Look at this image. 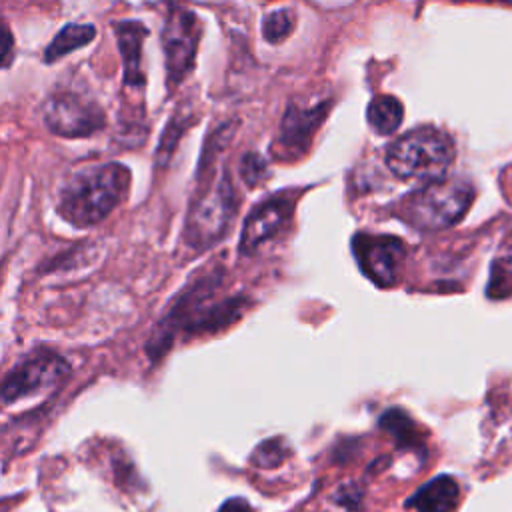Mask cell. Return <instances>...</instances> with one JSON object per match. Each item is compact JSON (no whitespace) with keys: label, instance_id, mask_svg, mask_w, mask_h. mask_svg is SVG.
I'll return each instance as SVG.
<instances>
[{"label":"cell","instance_id":"3","mask_svg":"<svg viewBox=\"0 0 512 512\" xmlns=\"http://www.w3.org/2000/svg\"><path fill=\"white\" fill-rule=\"evenodd\" d=\"M474 198V188L460 178L426 182L402 204V218L420 230H440L456 224Z\"/></svg>","mask_w":512,"mask_h":512},{"label":"cell","instance_id":"4","mask_svg":"<svg viewBox=\"0 0 512 512\" xmlns=\"http://www.w3.org/2000/svg\"><path fill=\"white\" fill-rule=\"evenodd\" d=\"M238 208V196L224 172L214 184L198 192L186 220V240L194 248L214 244L230 228Z\"/></svg>","mask_w":512,"mask_h":512},{"label":"cell","instance_id":"14","mask_svg":"<svg viewBox=\"0 0 512 512\" xmlns=\"http://www.w3.org/2000/svg\"><path fill=\"white\" fill-rule=\"evenodd\" d=\"M96 36L94 26L90 24H66L60 28V32L54 36V40L48 44L44 52L46 62H56L58 58L74 52L76 48L86 46Z\"/></svg>","mask_w":512,"mask_h":512},{"label":"cell","instance_id":"7","mask_svg":"<svg viewBox=\"0 0 512 512\" xmlns=\"http://www.w3.org/2000/svg\"><path fill=\"white\" fill-rule=\"evenodd\" d=\"M70 374L68 362L54 354L42 352L16 364L4 378L2 398L6 404L28 398L32 394L48 392L56 388Z\"/></svg>","mask_w":512,"mask_h":512},{"label":"cell","instance_id":"16","mask_svg":"<svg viewBox=\"0 0 512 512\" xmlns=\"http://www.w3.org/2000/svg\"><path fill=\"white\" fill-rule=\"evenodd\" d=\"M296 24V16L292 10L288 8H282V10H274L272 14H268L262 22V32H264V38L268 42H282L294 28Z\"/></svg>","mask_w":512,"mask_h":512},{"label":"cell","instance_id":"5","mask_svg":"<svg viewBox=\"0 0 512 512\" xmlns=\"http://www.w3.org/2000/svg\"><path fill=\"white\" fill-rule=\"evenodd\" d=\"M200 36H202V24L198 16L174 4L162 28V48H164L166 78H168L170 90L178 86L194 68Z\"/></svg>","mask_w":512,"mask_h":512},{"label":"cell","instance_id":"9","mask_svg":"<svg viewBox=\"0 0 512 512\" xmlns=\"http://www.w3.org/2000/svg\"><path fill=\"white\" fill-rule=\"evenodd\" d=\"M294 198L288 194H278L260 202L244 220L242 238H240V252L252 254L262 242L276 236L290 220L294 212Z\"/></svg>","mask_w":512,"mask_h":512},{"label":"cell","instance_id":"18","mask_svg":"<svg viewBox=\"0 0 512 512\" xmlns=\"http://www.w3.org/2000/svg\"><path fill=\"white\" fill-rule=\"evenodd\" d=\"M286 456H288L286 444L282 442V438H274V440H266L258 446L252 462L262 468H272V466H278L280 462H284Z\"/></svg>","mask_w":512,"mask_h":512},{"label":"cell","instance_id":"22","mask_svg":"<svg viewBox=\"0 0 512 512\" xmlns=\"http://www.w3.org/2000/svg\"><path fill=\"white\" fill-rule=\"evenodd\" d=\"M10 54H12V36H10V30L4 28V66H10Z\"/></svg>","mask_w":512,"mask_h":512},{"label":"cell","instance_id":"17","mask_svg":"<svg viewBox=\"0 0 512 512\" xmlns=\"http://www.w3.org/2000/svg\"><path fill=\"white\" fill-rule=\"evenodd\" d=\"M268 174H270L268 164H266V160L260 154L248 152V154L242 156V160H240V176H242V180L248 186L262 184L268 178Z\"/></svg>","mask_w":512,"mask_h":512},{"label":"cell","instance_id":"2","mask_svg":"<svg viewBox=\"0 0 512 512\" xmlns=\"http://www.w3.org/2000/svg\"><path fill=\"white\" fill-rule=\"evenodd\" d=\"M454 160V144L448 134L424 126L396 138L386 150V166L400 180L444 178Z\"/></svg>","mask_w":512,"mask_h":512},{"label":"cell","instance_id":"6","mask_svg":"<svg viewBox=\"0 0 512 512\" xmlns=\"http://www.w3.org/2000/svg\"><path fill=\"white\" fill-rule=\"evenodd\" d=\"M104 122L98 102L76 92L52 94L44 106V124L56 136L84 138L100 130Z\"/></svg>","mask_w":512,"mask_h":512},{"label":"cell","instance_id":"10","mask_svg":"<svg viewBox=\"0 0 512 512\" xmlns=\"http://www.w3.org/2000/svg\"><path fill=\"white\" fill-rule=\"evenodd\" d=\"M330 102L316 104L312 108L288 106L278 134V150L284 158H298L306 152L312 136L328 116Z\"/></svg>","mask_w":512,"mask_h":512},{"label":"cell","instance_id":"1","mask_svg":"<svg viewBox=\"0 0 512 512\" xmlns=\"http://www.w3.org/2000/svg\"><path fill=\"white\" fill-rule=\"evenodd\" d=\"M130 170L122 164L88 166L68 178L58 198L60 216L76 228L102 222L126 196Z\"/></svg>","mask_w":512,"mask_h":512},{"label":"cell","instance_id":"12","mask_svg":"<svg viewBox=\"0 0 512 512\" xmlns=\"http://www.w3.org/2000/svg\"><path fill=\"white\" fill-rule=\"evenodd\" d=\"M460 496V488L452 476H438L426 482L416 494L406 500L416 512H452Z\"/></svg>","mask_w":512,"mask_h":512},{"label":"cell","instance_id":"13","mask_svg":"<svg viewBox=\"0 0 512 512\" xmlns=\"http://www.w3.org/2000/svg\"><path fill=\"white\" fill-rule=\"evenodd\" d=\"M404 118V108L394 96H376L368 104L366 120L376 134H392Z\"/></svg>","mask_w":512,"mask_h":512},{"label":"cell","instance_id":"21","mask_svg":"<svg viewBox=\"0 0 512 512\" xmlns=\"http://www.w3.org/2000/svg\"><path fill=\"white\" fill-rule=\"evenodd\" d=\"M218 512H252V506L244 498H228Z\"/></svg>","mask_w":512,"mask_h":512},{"label":"cell","instance_id":"19","mask_svg":"<svg viewBox=\"0 0 512 512\" xmlns=\"http://www.w3.org/2000/svg\"><path fill=\"white\" fill-rule=\"evenodd\" d=\"M510 292H512V274H510L508 266H504L502 262H494L492 276H490V286H488V296L490 298H504Z\"/></svg>","mask_w":512,"mask_h":512},{"label":"cell","instance_id":"11","mask_svg":"<svg viewBox=\"0 0 512 512\" xmlns=\"http://www.w3.org/2000/svg\"><path fill=\"white\" fill-rule=\"evenodd\" d=\"M114 32L124 64V84L126 86H142L144 84V74L140 68L142 60V42L148 36V28L140 22L134 20H124V22H114Z\"/></svg>","mask_w":512,"mask_h":512},{"label":"cell","instance_id":"20","mask_svg":"<svg viewBox=\"0 0 512 512\" xmlns=\"http://www.w3.org/2000/svg\"><path fill=\"white\" fill-rule=\"evenodd\" d=\"M184 132V124H180V120L174 116L172 122L166 126V132H164V138H162V144L158 148V162L162 158V162H168L170 154L174 152V146L176 142L180 140V134Z\"/></svg>","mask_w":512,"mask_h":512},{"label":"cell","instance_id":"8","mask_svg":"<svg viewBox=\"0 0 512 512\" xmlns=\"http://www.w3.org/2000/svg\"><path fill=\"white\" fill-rule=\"evenodd\" d=\"M352 250L360 270L378 286H392L398 280L406 246L396 236L356 234Z\"/></svg>","mask_w":512,"mask_h":512},{"label":"cell","instance_id":"15","mask_svg":"<svg viewBox=\"0 0 512 512\" xmlns=\"http://www.w3.org/2000/svg\"><path fill=\"white\" fill-rule=\"evenodd\" d=\"M380 428L386 430L402 448L422 446V436L416 422L400 408H390L380 416Z\"/></svg>","mask_w":512,"mask_h":512}]
</instances>
